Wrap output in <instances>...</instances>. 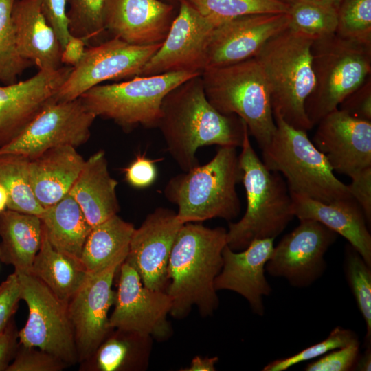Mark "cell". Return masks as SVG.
<instances>
[{"label": "cell", "mask_w": 371, "mask_h": 371, "mask_svg": "<svg viewBox=\"0 0 371 371\" xmlns=\"http://www.w3.org/2000/svg\"><path fill=\"white\" fill-rule=\"evenodd\" d=\"M363 355H359L355 363L354 370L359 371H370L371 370V345L366 346Z\"/></svg>", "instance_id": "f907efd6"}, {"label": "cell", "mask_w": 371, "mask_h": 371, "mask_svg": "<svg viewBox=\"0 0 371 371\" xmlns=\"http://www.w3.org/2000/svg\"><path fill=\"white\" fill-rule=\"evenodd\" d=\"M227 229L199 223L182 225L175 238L167 268L165 291L172 300L170 314L187 315L196 306L201 315H212L218 306L214 280L223 266Z\"/></svg>", "instance_id": "7a4b0ae2"}, {"label": "cell", "mask_w": 371, "mask_h": 371, "mask_svg": "<svg viewBox=\"0 0 371 371\" xmlns=\"http://www.w3.org/2000/svg\"><path fill=\"white\" fill-rule=\"evenodd\" d=\"M134 225L115 214L92 227L80 260L89 273L104 270L126 258Z\"/></svg>", "instance_id": "f1b7e54d"}, {"label": "cell", "mask_w": 371, "mask_h": 371, "mask_svg": "<svg viewBox=\"0 0 371 371\" xmlns=\"http://www.w3.org/2000/svg\"><path fill=\"white\" fill-rule=\"evenodd\" d=\"M335 34L371 45V0H343L337 8Z\"/></svg>", "instance_id": "8d00e7d4"}, {"label": "cell", "mask_w": 371, "mask_h": 371, "mask_svg": "<svg viewBox=\"0 0 371 371\" xmlns=\"http://www.w3.org/2000/svg\"><path fill=\"white\" fill-rule=\"evenodd\" d=\"M17 275L21 298L29 311L25 325L18 332L20 344L47 352L66 364L75 363L78 356L67 303L32 274Z\"/></svg>", "instance_id": "30bf717a"}, {"label": "cell", "mask_w": 371, "mask_h": 371, "mask_svg": "<svg viewBox=\"0 0 371 371\" xmlns=\"http://www.w3.org/2000/svg\"><path fill=\"white\" fill-rule=\"evenodd\" d=\"M157 127L168 153L183 172L199 165L196 154L201 147H240L247 128L238 116L223 115L210 103L201 75L165 96Z\"/></svg>", "instance_id": "6da1fadb"}, {"label": "cell", "mask_w": 371, "mask_h": 371, "mask_svg": "<svg viewBox=\"0 0 371 371\" xmlns=\"http://www.w3.org/2000/svg\"><path fill=\"white\" fill-rule=\"evenodd\" d=\"M311 55L315 83L304 107L313 127L371 76V45L334 34L314 39Z\"/></svg>", "instance_id": "ba28073f"}, {"label": "cell", "mask_w": 371, "mask_h": 371, "mask_svg": "<svg viewBox=\"0 0 371 371\" xmlns=\"http://www.w3.org/2000/svg\"><path fill=\"white\" fill-rule=\"evenodd\" d=\"M18 332L12 320L0 335V371L6 370L12 358L15 355Z\"/></svg>", "instance_id": "7dc6e473"}, {"label": "cell", "mask_w": 371, "mask_h": 371, "mask_svg": "<svg viewBox=\"0 0 371 371\" xmlns=\"http://www.w3.org/2000/svg\"><path fill=\"white\" fill-rule=\"evenodd\" d=\"M318 1H320L323 3H327V4H329V5H331L334 7H335L336 8H338L339 4L341 3V2L343 1V0H318Z\"/></svg>", "instance_id": "f5cc1de1"}, {"label": "cell", "mask_w": 371, "mask_h": 371, "mask_svg": "<svg viewBox=\"0 0 371 371\" xmlns=\"http://www.w3.org/2000/svg\"><path fill=\"white\" fill-rule=\"evenodd\" d=\"M348 186L353 199L361 207L368 225L371 223V166L367 167L351 177Z\"/></svg>", "instance_id": "bcb514c9"}, {"label": "cell", "mask_w": 371, "mask_h": 371, "mask_svg": "<svg viewBox=\"0 0 371 371\" xmlns=\"http://www.w3.org/2000/svg\"><path fill=\"white\" fill-rule=\"evenodd\" d=\"M201 77L208 101L218 112L243 120L261 149L270 142L276 125L266 78L255 57L205 69Z\"/></svg>", "instance_id": "52a82bcc"}, {"label": "cell", "mask_w": 371, "mask_h": 371, "mask_svg": "<svg viewBox=\"0 0 371 371\" xmlns=\"http://www.w3.org/2000/svg\"><path fill=\"white\" fill-rule=\"evenodd\" d=\"M359 355V342L333 350L308 363L306 371H348L354 370Z\"/></svg>", "instance_id": "ab89813d"}, {"label": "cell", "mask_w": 371, "mask_h": 371, "mask_svg": "<svg viewBox=\"0 0 371 371\" xmlns=\"http://www.w3.org/2000/svg\"><path fill=\"white\" fill-rule=\"evenodd\" d=\"M21 300L20 282L14 271L0 284V335L11 322Z\"/></svg>", "instance_id": "7bdbcfd3"}, {"label": "cell", "mask_w": 371, "mask_h": 371, "mask_svg": "<svg viewBox=\"0 0 371 371\" xmlns=\"http://www.w3.org/2000/svg\"><path fill=\"white\" fill-rule=\"evenodd\" d=\"M218 361L217 357H201L196 356L190 363V366L185 369H182L183 371H214L215 365Z\"/></svg>", "instance_id": "681fc988"}, {"label": "cell", "mask_w": 371, "mask_h": 371, "mask_svg": "<svg viewBox=\"0 0 371 371\" xmlns=\"http://www.w3.org/2000/svg\"><path fill=\"white\" fill-rule=\"evenodd\" d=\"M41 10L54 30L62 49L71 36L69 30L67 0H39Z\"/></svg>", "instance_id": "ee69618b"}, {"label": "cell", "mask_w": 371, "mask_h": 371, "mask_svg": "<svg viewBox=\"0 0 371 371\" xmlns=\"http://www.w3.org/2000/svg\"><path fill=\"white\" fill-rule=\"evenodd\" d=\"M238 155L246 193L247 207L240 220L229 223L227 245L243 250L255 239L276 238L294 217L289 188L280 173L268 170L245 131Z\"/></svg>", "instance_id": "5b68a950"}, {"label": "cell", "mask_w": 371, "mask_h": 371, "mask_svg": "<svg viewBox=\"0 0 371 371\" xmlns=\"http://www.w3.org/2000/svg\"><path fill=\"white\" fill-rule=\"evenodd\" d=\"M85 162L71 146L55 147L30 159V184L38 203L45 208L67 195Z\"/></svg>", "instance_id": "d4e9b609"}, {"label": "cell", "mask_w": 371, "mask_h": 371, "mask_svg": "<svg viewBox=\"0 0 371 371\" xmlns=\"http://www.w3.org/2000/svg\"><path fill=\"white\" fill-rule=\"evenodd\" d=\"M274 239H255L240 252L226 245L222 251L223 266L214 280L216 291L229 290L238 293L260 316L265 313L263 297L271 293L265 272L274 249Z\"/></svg>", "instance_id": "44dd1931"}, {"label": "cell", "mask_w": 371, "mask_h": 371, "mask_svg": "<svg viewBox=\"0 0 371 371\" xmlns=\"http://www.w3.org/2000/svg\"><path fill=\"white\" fill-rule=\"evenodd\" d=\"M243 176L236 148L220 146L205 164L172 177L164 192L177 206L182 223L214 218L229 221L240 212L236 185Z\"/></svg>", "instance_id": "3957f363"}, {"label": "cell", "mask_w": 371, "mask_h": 371, "mask_svg": "<svg viewBox=\"0 0 371 371\" xmlns=\"http://www.w3.org/2000/svg\"><path fill=\"white\" fill-rule=\"evenodd\" d=\"M200 75L172 72L138 76L128 80L98 85L80 97L96 117L111 120L124 131L138 126L157 127L165 96L188 79Z\"/></svg>", "instance_id": "9c48e42d"}, {"label": "cell", "mask_w": 371, "mask_h": 371, "mask_svg": "<svg viewBox=\"0 0 371 371\" xmlns=\"http://www.w3.org/2000/svg\"><path fill=\"white\" fill-rule=\"evenodd\" d=\"M114 310L109 318L111 330L142 338L168 337L171 328L167 316L172 300L164 291L144 286L136 270L125 260L120 267Z\"/></svg>", "instance_id": "4fadbf2b"}, {"label": "cell", "mask_w": 371, "mask_h": 371, "mask_svg": "<svg viewBox=\"0 0 371 371\" xmlns=\"http://www.w3.org/2000/svg\"><path fill=\"white\" fill-rule=\"evenodd\" d=\"M135 45L116 37L86 48L54 97L56 102L80 98L107 80H128L140 76L146 63L161 46Z\"/></svg>", "instance_id": "8fae6325"}, {"label": "cell", "mask_w": 371, "mask_h": 371, "mask_svg": "<svg viewBox=\"0 0 371 371\" xmlns=\"http://www.w3.org/2000/svg\"><path fill=\"white\" fill-rule=\"evenodd\" d=\"M12 18L16 46L23 58L38 70L62 67L61 44L41 10L39 0H16Z\"/></svg>", "instance_id": "cb8c5ba5"}, {"label": "cell", "mask_w": 371, "mask_h": 371, "mask_svg": "<svg viewBox=\"0 0 371 371\" xmlns=\"http://www.w3.org/2000/svg\"><path fill=\"white\" fill-rule=\"evenodd\" d=\"M122 263L89 275L67 303L78 360L91 357L111 330L108 313L114 305V276Z\"/></svg>", "instance_id": "2e32d148"}, {"label": "cell", "mask_w": 371, "mask_h": 371, "mask_svg": "<svg viewBox=\"0 0 371 371\" xmlns=\"http://www.w3.org/2000/svg\"><path fill=\"white\" fill-rule=\"evenodd\" d=\"M317 125L312 142L333 171L351 177L371 166V122L336 109Z\"/></svg>", "instance_id": "ffe728a7"}, {"label": "cell", "mask_w": 371, "mask_h": 371, "mask_svg": "<svg viewBox=\"0 0 371 371\" xmlns=\"http://www.w3.org/2000/svg\"><path fill=\"white\" fill-rule=\"evenodd\" d=\"M87 44L81 38L71 36L64 45L61 52V63L74 67L84 56Z\"/></svg>", "instance_id": "c3c4849f"}, {"label": "cell", "mask_w": 371, "mask_h": 371, "mask_svg": "<svg viewBox=\"0 0 371 371\" xmlns=\"http://www.w3.org/2000/svg\"><path fill=\"white\" fill-rule=\"evenodd\" d=\"M183 224L177 212L157 207L135 228L125 261L136 270L146 287L165 291L169 257Z\"/></svg>", "instance_id": "e0dca14e"}, {"label": "cell", "mask_w": 371, "mask_h": 371, "mask_svg": "<svg viewBox=\"0 0 371 371\" xmlns=\"http://www.w3.org/2000/svg\"><path fill=\"white\" fill-rule=\"evenodd\" d=\"M16 0H0V83L10 85L33 63L19 52L12 13Z\"/></svg>", "instance_id": "836d02e7"}, {"label": "cell", "mask_w": 371, "mask_h": 371, "mask_svg": "<svg viewBox=\"0 0 371 371\" xmlns=\"http://www.w3.org/2000/svg\"><path fill=\"white\" fill-rule=\"evenodd\" d=\"M107 0H67L69 30L88 45L104 32Z\"/></svg>", "instance_id": "d590c367"}, {"label": "cell", "mask_w": 371, "mask_h": 371, "mask_svg": "<svg viewBox=\"0 0 371 371\" xmlns=\"http://www.w3.org/2000/svg\"><path fill=\"white\" fill-rule=\"evenodd\" d=\"M126 181L137 188H144L151 186L157 177L155 161L138 154L130 165L124 168Z\"/></svg>", "instance_id": "f6af8a7d"}, {"label": "cell", "mask_w": 371, "mask_h": 371, "mask_svg": "<svg viewBox=\"0 0 371 371\" xmlns=\"http://www.w3.org/2000/svg\"><path fill=\"white\" fill-rule=\"evenodd\" d=\"M161 46L144 67L140 76L172 72L201 75L206 69L208 47L214 27L183 0Z\"/></svg>", "instance_id": "9a60e30c"}, {"label": "cell", "mask_w": 371, "mask_h": 371, "mask_svg": "<svg viewBox=\"0 0 371 371\" xmlns=\"http://www.w3.org/2000/svg\"><path fill=\"white\" fill-rule=\"evenodd\" d=\"M131 352L126 340L112 337L102 343L97 351V365L102 371H115L125 363Z\"/></svg>", "instance_id": "60d3db41"}, {"label": "cell", "mask_w": 371, "mask_h": 371, "mask_svg": "<svg viewBox=\"0 0 371 371\" xmlns=\"http://www.w3.org/2000/svg\"><path fill=\"white\" fill-rule=\"evenodd\" d=\"M8 195L5 190L0 186V213L8 207Z\"/></svg>", "instance_id": "816d5d0a"}, {"label": "cell", "mask_w": 371, "mask_h": 371, "mask_svg": "<svg viewBox=\"0 0 371 371\" xmlns=\"http://www.w3.org/2000/svg\"><path fill=\"white\" fill-rule=\"evenodd\" d=\"M288 13L237 17L215 27L207 52L206 69L236 64L254 58L271 38L289 27Z\"/></svg>", "instance_id": "ac0fdd59"}, {"label": "cell", "mask_w": 371, "mask_h": 371, "mask_svg": "<svg viewBox=\"0 0 371 371\" xmlns=\"http://www.w3.org/2000/svg\"><path fill=\"white\" fill-rule=\"evenodd\" d=\"M30 274L45 284L58 298L68 303L85 281L89 272L79 259L55 249L43 229L41 245Z\"/></svg>", "instance_id": "f546056e"}, {"label": "cell", "mask_w": 371, "mask_h": 371, "mask_svg": "<svg viewBox=\"0 0 371 371\" xmlns=\"http://www.w3.org/2000/svg\"><path fill=\"white\" fill-rule=\"evenodd\" d=\"M29 161L30 159L23 155L0 153V186L8 195V209L40 217L45 208L32 191Z\"/></svg>", "instance_id": "4dcf8cb0"}, {"label": "cell", "mask_w": 371, "mask_h": 371, "mask_svg": "<svg viewBox=\"0 0 371 371\" xmlns=\"http://www.w3.org/2000/svg\"><path fill=\"white\" fill-rule=\"evenodd\" d=\"M39 216L5 210L0 213V260L18 274L30 273L42 241Z\"/></svg>", "instance_id": "4316f807"}, {"label": "cell", "mask_w": 371, "mask_h": 371, "mask_svg": "<svg viewBox=\"0 0 371 371\" xmlns=\"http://www.w3.org/2000/svg\"><path fill=\"white\" fill-rule=\"evenodd\" d=\"M117 186L109 173L105 153L100 150L85 160L69 194L93 227L119 212Z\"/></svg>", "instance_id": "484cf974"}, {"label": "cell", "mask_w": 371, "mask_h": 371, "mask_svg": "<svg viewBox=\"0 0 371 371\" xmlns=\"http://www.w3.org/2000/svg\"><path fill=\"white\" fill-rule=\"evenodd\" d=\"M72 67L38 70L33 76L10 85L0 83V148L15 139L49 102Z\"/></svg>", "instance_id": "d6986e66"}, {"label": "cell", "mask_w": 371, "mask_h": 371, "mask_svg": "<svg viewBox=\"0 0 371 371\" xmlns=\"http://www.w3.org/2000/svg\"><path fill=\"white\" fill-rule=\"evenodd\" d=\"M294 216L318 221L345 238L371 267V235L364 214L352 198L330 203L290 192Z\"/></svg>", "instance_id": "603a6c76"}, {"label": "cell", "mask_w": 371, "mask_h": 371, "mask_svg": "<svg viewBox=\"0 0 371 371\" xmlns=\"http://www.w3.org/2000/svg\"><path fill=\"white\" fill-rule=\"evenodd\" d=\"M359 342L357 335L350 329L335 327L324 340L299 352L283 359L274 360L267 364L263 371H283L301 362L319 357L327 352L349 344Z\"/></svg>", "instance_id": "74e56055"}, {"label": "cell", "mask_w": 371, "mask_h": 371, "mask_svg": "<svg viewBox=\"0 0 371 371\" xmlns=\"http://www.w3.org/2000/svg\"><path fill=\"white\" fill-rule=\"evenodd\" d=\"M273 117L276 130L262 148V161L268 170L286 178L289 192L324 203L352 197L307 132L290 126L278 115Z\"/></svg>", "instance_id": "8992f818"}, {"label": "cell", "mask_w": 371, "mask_h": 371, "mask_svg": "<svg viewBox=\"0 0 371 371\" xmlns=\"http://www.w3.org/2000/svg\"><path fill=\"white\" fill-rule=\"evenodd\" d=\"M172 10L159 0H107L105 29L131 45L161 43L175 19Z\"/></svg>", "instance_id": "7402d4cb"}, {"label": "cell", "mask_w": 371, "mask_h": 371, "mask_svg": "<svg viewBox=\"0 0 371 371\" xmlns=\"http://www.w3.org/2000/svg\"><path fill=\"white\" fill-rule=\"evenodd\" d=\"M344 271L357 307L365 321L366 346L371 344V267L350 244L344 254Z\"/></svg>", "instance_id": "e575fe53"}, {"label": "cell", "mask_w": 371, "mask_h": 371, "mask_svg": "<svg viewBox=\"0 0 371 371\" xmlns=\"http://www.w3.org/2000/svg\"><path fill=\"white\" fill-rule=\"evenodd\" d=\"M283 1L286 2L287 3H290L293 0H283Z\"/></svg>", "instance_id": "db71d44e"}, {"label": "cell", "mask_w": 371, "mask_h": 371, "mask_svg": "<svg viewBox=\"0 0 371 371\" xmlns=\"http://www.w3.org/2000/svg\"><path fill=\"white\" fill-rule=\"evenodd\" d=\"M96 117L80 98L63 102L54 100L15 139L1 147L0 153L20 154L31 159L55 147L77 148L89 140Z\"/></svg>", "instance_id": "7c38bea8"}, {"label": "cell", "mask_w": 371, "mask_h": 371, "mask_svg": "<svg viewBox=\"0 0 371 371\" xmlns=\"http://www.w3.org/2000/svg\"><path fill=\"white\" fill-rule=\"evenodd\" d=\"M337 238L336 232L321 223L300 219L299 225L274 247L265 271L286 279L293 286H309L324 273V255Z\"/></svg>", "instance_id": "5bb4252c"}, {"label": "cell", "mask_w": 371, "mask_h": 371, "mask_svg": "<svg viewBox=\"0 0 371 371\" xmlns=\"http://www.w3.org/2000/svg\"><path fill=\"white\" fill-rule=\"evenodd\" d=\"M67 364L54 355L36 348L22 346L6 371H58Z\"/></svg>", "instance_id": "f35d334b"}, {"label": "cell", "mask_w": 371, "mask_h": 371, "mask_svg": "<svg viewBox=\"0 0 371 371\" xmlns=\"http://www.w3.org/2000/svg\"><path fill=\"white\" fill-rule=\"evenodd\" d=\"M40 218L51 245L57 251L80 260L92 226L72 196L68 194L45 207Z\"/></svg>", "instance_id": "83f0119b"}, {"label": "cell", "mask_w": 371, "mask_h": 371, "mask_svg": "<svg viewBox=\"0 0 371 371\" xmlns=\"http://www.w3.org/2000/svg\"><path fill=\"white\" fill-rule=\"evenodd\" d=\"M214 27L233 19L256 14L287 13L283 0H183Z\"/></svg>", "instance_id": "1f68e13d"}, {"label": "cell", "mask_w": 371, "mask_h": 371, "mask_svg": "<svg viewBox=\"0 0 371 371\" xmlns=\"http://www.w3.org/2000/svg\"><path fill=\"white\" fill-rule=\"evenodd\" d=\"M313 40L288 27L268 41L255 56L266 78L273 116L306 132L313 128L304 105L315 83Z\"/></svg>", "instance_id": "277c9868"}, {"label": "cell", "mask_w": 371, "mask_h": 371, "mask_svg": "<svg viewBox=\"0 0 371 371\" xmlns=\"http://www.w3.org/2000/svg\"><path fill=\"white\" fill-rule=\"evenodd\" d=\"M337 109L355 118L371 122V76L346 96Z\"/></svg>", "instance_id": "b9f144b4"}, {"label": "cell", "mask_w": 371, "mask_h": 371, "mask_svg": "<svg viewBox=\"0 0 371 371\" xmlns=\"http://www.w3.org/2000/svg\"><path fill=\"white\" fill-rule=\"evenodd\" d=\"M289 4V29L313 39L335 34V7L318 0H293Z\"/></svg>", "instance_id": "d6a6232c"}]
</instances>
